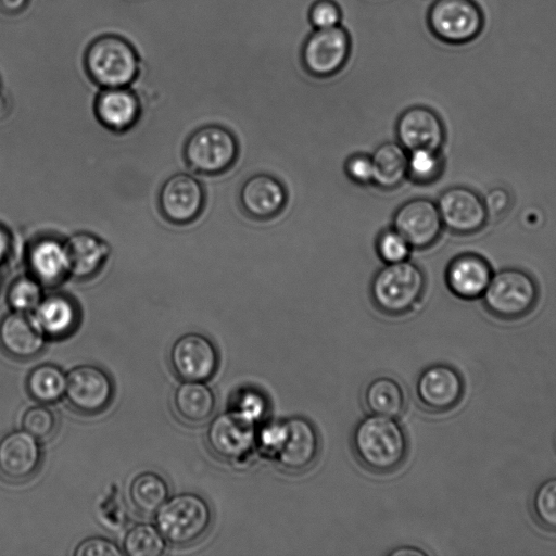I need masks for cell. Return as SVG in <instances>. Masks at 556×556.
Instances as JSON below:
<instances>
[{
  "mask_svg": "<svg viewBox=\"0 0 556 556\" xmlns=\"http://www.w3.org/2000/svg\"><path fill=\"white\" fill-rule=\"evenodd\" d=\"M390 555L393 556H425L427 555L424 551L412 547V546H402L400 548H395L394 551L390 552Z\"/></svg>",
  "mask_w": 556,
  "mask_h": 556,
  "instance_id": "obj_45",
  "label": "cell"
},
{
  "mask_svg": "<svg viewBox=\"0 0 556 556\" xmlns=\"http://www.w3.org/2000/svg\"><path fill=\"white\" fill-rule=\"evenodd\" d=\"M286 434V420H267L256 427V450L268 458H275Z\"/></svg>",
  "mask_w": 556,
  "mask_h": 556,
  "instance_id": "obj_38",
  "label": "cell"
},
{
  "mask_svg": "<svg viewBox=\"0 0 556 556\" xmlns=\"http://www.w3.org/2000/svg\"><path fill=\"white\" fill-rule=\"evenodd\" d=\"M33 315L45 336L53 340L71 336L79 324L77 304L61 293L43 296Z\"/></svg>",
  "mask_w": 556,
  "mask_h": 556,
  "instance_id": "obj_25",
  "label": "cell"
},
{
  "mask_svg": "<svg viewBox=\"0 0 556 556\" xmlns=\"http://www.w3.org/2000/svg\"><path fill=\"white\" fill-rule=\"evenodd\" d=\"M10 104L5 97L1 94L0 92V119L5 117V115L9 113Z\"/></svg>",
  "mask_w": 556,
  "mask_h": 556,
  "instance_id": "obj_46",
  "label": "cell"
},
{
  "mask_svg": "<svg viewBox=\"0 0 556 556\" xmlns=\"http://www.w3.org/2000/svg\"><path fill=\"white\" fill-rule=\"evenodd\" d=\"M46 339L33 313L12 311L0 320V346L14 359L35 358L43 351Z\"/></svg>",
  "mask_w": 556,
  "mask_h": 556,
  "instance_id": "obj_20",
  "label": "cell"
},
{
  "mask_svg": "<svg viewBox=\"0 0 556 556\" xmlns=\"http://www.w3.org/2000/svg\"><path fill=\"white\" fill-rule=\"evenodd\" d=\"M173 371L184 381L206 382L219 367V353L206 336L189 332L179 337L169 350Z\"/></svg>",
  "mask_w": 556,
  "mask_h": 556,
  "instance_id": "obj_12",
  "label": "cell"
},
{
  "mask_svg": "<svg viewBox=\"0 0 556 556\" xmlns=\"http://www.w3.org/2000/svg\"><path fill=\"white\" fill-rule=\"evenodd\" d=\"M29 275L42 286H55L68 275V262L64 242L53 237L34 241L26 252Z\"/></svg>",
  "mask_w": 556,
  "mask_h": 556,
  "instance_id": "obj_23",
  "label": "cell"
},
{
  "mask_svg": "<svg viewBox=\"0 0 556 556\" xmlns=\"http://www.w3.org/2000/svg\"><path fill=\"white\" fill-rule=\"evenodd\" d=\"M426 23L439 41L462 46L481 35L485 16L477 0H433L427 10Z\"/></svg>",
  "mask_w": 556,
  "mask_h": 556,
  "instance_id": "obj_6",
  "label": "cell"
},
{
  "mask_svg": "<svg viewBox=\"0 0 556 556\" xmlns=\"http://www.w3.org/2000/svg\"><path fill=\"white\" fill-rule=\"evenodd\" d=\"M351 445L358 463L376 475L397 470L408 454V438L395 418L370 414L354 427Z\"/></svg>",
  "mask_w": 556,
  "mask_h": 556,
  "instance_id": "obj_1",
  "label": "cell"
},
{
  "mask_svg": "<svg viewBox=\"0 0 556 556\" xmlns=\"http://www.w3.org/2000/svg\"><path fill=\"white\" fill-rule=\"evenodd\" d=\"M128 494L137 511L143 515H154L168 500L169 486L159 473L144 471L131 480Z\"/></svg>",
  "mask_w": 556,
  "mask_h": 556,
  "instance_id": "obj_29",
  "label": "cell"
},
{
  "mask_svg": "<svg viewBox=\"0 0 556 556\" xmlns=\"http://www.w3.org/2000/svg\"><path fill=\"white\" fill-rule=\"evenodd\" d=\"M286 420V434L274 460L285 471L300 473L309 469L320 451V438L314 424L302 416Z\"/></svg>",
  "mask_w": 556,
  "mask_h": 556,
  "instance_id": "obj_15",
  "label": "cell"
},
{
  "mask_svg": "<svg viewBox=\"0 0 556 556\" xmlns=\"http://www.w3.org/2000/svg\"><path fill=\"white\" fill-rule=\"evenodd\" d=\"M173 405L181 420L199 425L213 415L216 397L214 391L205 382L184 381L174 392Z\"/></svg>",
  "mask_w": 556,
  "mask_h": 556,
  "instance_id": "obj_26",
  "label": "cell"
},
{
  "mask_svg": "<svg viewBox=\"0 0 556 556\" xmlns=\"http://www.w3.org/2000/svg\"><path fill=\"white\" fill-rule=\"evenodd\" d=\"M493 269L482 255L465 252L454 256L445 268L444 279L448 290L462 300H476L482 296Z\"/></svg>",
  "mask_w": 556,
  "mask_h": 556,
  "instance_id": "obj_21",
  "label": "cell"
},
{
  "mask_svg": "<svg viewBox=\"0 0 556 556\" xmlns=\"http://www.w3.org/2000/svg\"><path fill=\"white\" fill-rule=\"evenodd\" d=\"M30 0H0V10L8 15L22 13Z\"/></svg>",
  "mask_w": 556,
  "mask_h": 556,
  "instance_id": "obj_44",
  "label": "cell"
},
{
  "mask_svg": "<svg viewBox=\"0 0 556 556\" xmlns=\"http://www.w3.org/2000/svg\"><path fill=\"white\" fill-rule=\"evenodd\" d=\"M231 408L258 425L268 413V402L261 391L248 387L237 392Z\"/></svg>",
  "mask_w": 556,
  "mask_h": 556,
  "instance_id": "obj_37",
  "label": "cell"
},
{
  "mask_svg": "<svg viewBox=\"0 0 556 556\" xmlns=\"http://www.w3.org/2000/svg\"><path fill=\"white\" fill-rule=\"evenodd\" d=\"M483 198V202L490 218L503 217L511 206V197L507 189L495 187L490 189Z\"/></svg>",
  "mask_w": 556,
  "mask_h": 556,
  "instance_id": "obj_42",
  "label": "cell"
},
{
  "mask_svg": "<svg viewBox=\"0 0 556 556\" xmlns=\"http://www.w3.org/2000/svg\"><path fill=\"white\" fill-rule=\"evenodd\" d=\"M205 193L201 182L186 173L167 178L159 192V206L163 216L177 225L189 224L201 214Z\"/></svg>",
  "mask_w": 556,
  "mask_h": 556,
  "instance_id": "obj_16",
  "label": "cell"
},
{
  "mask_svg": "<svg viewBox=\"0 0 556 556\" xmlns=\"http://www.w3.org/2000/svg\"><path fill=\"white\" fill-rule=\"evenodd\" d=\"M530 511L541 529L556 533V476L545 478L534 488Z\"/></svg>",
  "mask_w": 556,
  "mask_h": 556,
  "instance_id": "obj_33",
  "label": "cell"
},
{
  "mask_svg": "<svg viewBox=\"0 0 556 556\" xmlns=\"http://www.w3.org/2000/svg\"><path fill=\"white\" fill-rule=\"evenodd\" d=\"M256 427L230 408L210 422L205 435L207 446L218 458L241 464L256 450Z\"/></svg>",
  "mask_w": 556,
  "mask_h": 556,
  "instance_id": "obj_9",
  "label": "cell"
},
{
  "mask_svg": "<svg viewBox=\"0 0 556 556\" xmlns=\"http://www.w3.org/2000/svg\"><path fill=\"white\" fill-rule=\"evenodd\" d=\"M392 227L413 250L432 247L444 228L437 202L428 198H414L401 204L394 212Z\"/></svg>",
  "mask_w": 556,
  "mask_h": 556,
  "instance_id": "obj_14",
  "label": "cell"
},
{
  "mask_svg": "<svg viewBox=\"0 0 556 556\" xmlns=\"http://www.w3.org/2000/svg\"><path fill=\"white\" fill-rule=\"evenodd\" d=\"M444 159L441 150L415 149L407 155V179L419 186L435 182L443 173Z\"/></svg>",
  "mask_w": 556,
  "mask_h": 556,
  "instance_id": "obj_31",
  "label": "cell"
},
{
  "mask_svg": "<svg viewBox=\"0 0 556 556\" xmlns=\"http://www.w3.org/2000/svg\"><path fill=\"white\" fill-rule=\"evenodd\" d=\"M213 513L207 501L192 492L179 493L155 513V523L166 542L187 546L200 541L210 530Z\"/></svg>",
  "mask_w": 556,
  "mask_h": 556,
  "instance_id": "obj_4",
  "label": "cell"
},
{
  "mask_svg": "<svg viewBox=\"0 0 556 556\" xmlns=\"http://www.w3.org/2000/svg\"><path fill=\"white\" fill-rule=\"evenodd\" d=\"M376 251L384 264L409 260L413 248L393 227L383 229L376 239Z\"/></svg>",
  "mask_w": 556,
  "mask_h": 556,
  "instance_id": "obj_36",
  "label": "cell"
},
{
  "mask_svg": "<svg viewBox=\"0 0 556 556\" xmlns=\"http://www.w3.org/2000/svg\"><path fill=\"white\" fill-rule=\"evenodd\" d=\"M64 245L70 275L79 280L96 276L110 254V248L105 241L85 231L72 235Z\"/></svg>",
  "mask_w": 556,
  "mask_h": 556,
  "instance_id": "obj_24",
  "label": "cell"
},
{
  "mask_svg": "<svg viewBox=\"0 0 556 556\" xmlns=\"http://www.w3.org/2000/svg\"><path fill=\"white\" fill-rule=\"evenodd\" d=\"M42 460L39 440L27 431L14 430L0 439V476L11 482L29 480Z\"/></svg>",
  "mask_w": 556,
  "mask_h": 556,
  "instance_id": "obj_18",
  "label": "cell"
},
{
  "mask_svg": "<svg viewBox=\"0 0 556 556\" xmlns=\"http://www.w3.org/2000/svg\"><path fill=\"white\" fill-rule=\"evenodd\" d=\"M114 383L103 368L84 364L66 375L65 399L75 412L83 415H98L113 401Z\"/></svg>",
  "mask_w": 556,
  "mask_h": 556,
  "instance_id": "obj_11",
  "label": "cell"
},
{
  "mask_svg": "<svg viewBox=\"0 0 556 556\" xmlns=\"http://www.w3.org/2000/svg\"><path fill=\"white\" fill-rule=\"evenodd\" d=\"M465 380L460 371L446 363L425 367L415 382V395L419 405L433 415L455 409L465 395Z\"/></svg>",
  "mask_w": 556,
  "mask_h": 556,
  "instance_id": "obj_10",
  "label": "cell"
},
{
  "mask_svg": "<svg viewBox=\"0 0 556 556\" xmlns=\"http://www.w3.org/2000/svg\"><path fill=\"white\" fill-rule=\"evenodd\" d=\"M42 285L33 276L14 279L7 291V301L12 311L33 313L43 299Z\"/></svg>",
  "mask_w": 556,
  "mask_h": 556,
  "instance_id": "obj_34",
  "label": "cell"
},
{
  "mask_svg": "<svg viewBox=\"0 0 556 556\" xmlns=\"http://www.w3.org/2000/svg\"><path fill=\"white\" fill-rule=\"evenodd\" d=\"M344 173L356 185H372L374 167L370 155L365 153L350 155L344 163Z\"/></svg>",
  "mask_w": 556,
  "mask_h": 556,
  "instance_id": "obj_40",
  "label": "cell"
},
{
  "mask_svg": "<svg viewBox=\"0 0 556 556\" xmlns=\"http://www.w3.org/2000/svg\"><path fill=\"white\" fill-rule=\"evenodd\" d=\"M94 112L104 127L122 132L137 123L141 106L129 87L102 88L94 100Z\"/></svg>",
  "mask_w": 556,
  "mask_h": 556,
  "instance_id": "obj_22",
  "label": "cell"
},
{
  "mask_svg": "<svg viewBox=\"0 0 556 556\" xmlns=\"http://www.w3.org/2000/svg\"><path fill=\"white\" fill-rule=\"evenodd\" d=\"M395 135L397 142L407 151L421 148L441 150L445 142V126L431 108L412 105L399 115Z\"/></svg>",
  "mask_w": 556,
  "mask_h": 556,
  "instance_id": "obj_17",
  "label": "cell"
},
{
  "mask_svg": "<svg viewBox=\"0 0 556 556\" xmlns=\"http://www.w3.org/2000/svg\"><path fill=\"white\" fill-rule=\"evenodd\" d=\"M363 401L370 414L396 418L406 406L405 392L400 382L380 376L370 380L364 389Z\"/></svg>",
  "mask_w": 556,
  "mask_h": 556,
  "instance_id": "obj_28",
  "label": "cell"
},
{
  "mask_svg": "<svg viewBox=\"0 0 556 556\" xmlns=\"http://www.w3.org/2000/svg\"><path fill=\"white\" fill-rule=\"evenodd\" d=\"M239 146L236 136L220 125H205L187 139L184 156L188 166L204 175L227 172L237 161Z\"/></svg>",
  "mask_w": 556,
  "mask_h": 556,
  "instance_id": "obj_7",
  "label": "cell"
},
{
  "mask_svg": "<svg viewBox=\"0 0 556 556\" xmlns=\"http://www.w3.org/2000/svg\"><path fill=\"white\" fill-rule=\"evenodd\" d=\"M1 287H2V274H1V270H0V290H1Z\"/></svg>",
  "mask_w": 556,
  "mask_h": 556,
  "instance_id": "obj_47",
  "label": "cell"
},
{
  "mask_svg": "<svg viewBox=\"0 0 556 556\" xmlns=\"http://www.w3.org/2000/svg\"><path fill=\"white\" fill-rule=\"evenodd\" d=\"M351 50V35L343 25L313 29L302 43L301 63L311 76L329 78L343 70Z\"/></svg>",
  "mask_w": 556,
  "mask_h": 556,
  "instance_id": "obj_8",
  "label": "cell"
},
{
  "mask_svg": "<svg viewBox=\"0 0 556 556\" xmlns=\"http://www.w3.org/2000/svg\"><path fill=\"white\" fill-rule=\"evenodd\" d=\"M73 554L75 556H121L124 553L115 542L103 536H91L81 541Z\"/></svg>",
  "mask_w": 556,
  "mask_h": 556,
  "instance_id": "obj_41",
  "label": "cell"
},
{
  "mask_svg": "<svg viewBox=\"0 0 556 556\" xmlns=\"http://www.w3.org/2000/svg\"><path fill=\"white\" fill-rule=\"evenodd\" d=\"M426 290L422 269L409 260L386 264L370 282L371 300L382 314L397 317L408 314Z\"/></svg>",
  "mask_w": 556,
  "mask_h": 556,
  "instance_id": "obj_3",
  "label": "cell"
},
{
  "mask_svg": "<svg viewBox=\"0 0 556 556\" xmlns=\"http://www.w3.org/2000/svg\"><path fill=\"white\" fill-rule=\"evenodd\" d=\"M22 427L39 441H45L56 432L58 416L43 404L30 406L22 417Z\"/></svg>",
  "mask_w": 556,
  "mask_h": 556,
  "instance_id": "obj_35",
  "label": "cell"
},
{
  "mask_svg": "<svg viewBox=\"0 0 556 556\" xmlns=\"http://www.w3.org/2000/svg\"><path fill=\"white\" fill-rule=\"evenodd\" d=\"M283 184L267 173H257L244 180L239 190V203L247 216L268 220L279 215L287 204Z\"/></svg>",
  "mask_w": 556,
  "mask_h": 556,
  "instance_id": "obj_19",
  "label": "cell"
},
{
  "mask_svg": "<svg viewBox=\"0 0 556 556\" xmlns=\"http://www.w3.org/2000/svg\"><path fill=\"white\" fill-rule=\"evenodd\" d=\"M166 549V540L156 526L137 523L125 534L123 553L129 556H161Z\"/></svg>",
  "mask_w": 556,
  "mask_h": 556,
  "instance_id": "obj_32",
  "label": "cell"
},
{
  "mask_svg": "<svg viewBox=\"0 0 556 556\" xmlns=\"http://www.w3.org/2000/svg\"><path fill=\"white\" fill-rule=\"evenodd\" d=\"M12 242L10 230L0 224V265L9 258L12 251Z\"/></svg>",
  "mask_w": 556,
  "mask_h": 556,
  "instance_id": "obj_43",
  "label": "cell"
},
{
  "mask_svg": "<svg viewBox=\"0 0 556 556\" xmlns=\"http://www.w3.org/2000/svg\"><path fill=\"white\" fill-rule=\"evenodd\" d=\"M437 205L443 227L456 235H472L489 222L483 198L473 189L454 186L445 189Z\"/></svg>",
  "mask_w": 556,
  "mask_h": 556,
  "instance_id": "obj_13",
  "label": "cell"
},
{
  "mask_svg": "<svg viewBox=\"0 0 556 556\" xmlns=\"http://www.w3.org/2000/svg\"><path fill=\"white\" fill-rule=\"evenodd\" d=\"M481 298L491 316L514 321L528 316L534 309L539 300V287L526 270L506 267L493 273Z\"/></svg>",
  "mask_w": 556,
  "mask_h": 556,
  "instance_id": "obj_5",
  "label": "cell"
},
{
  "mask_svg": "<svg viewBox=\"0 0 556 556\" xmlns=\"http://www.w3.org/2000/svg\"><path fill=\"white\" fill-rule=\"evenodd\" d=\"M313 29H326L342 25L343 13L336 0H315L307 12Z\"/></svg>",
  "mask_w": 556,
  "mask_h": 556,
  "instance_id": "obj_39",
  "label": "cell"
},
{
  "mask_svg": "<svg viewBox=\"0 0 556 556\" xmlns=\"http://www.w3.org/2000/svg\"><path fill=\"white\" fill-rule=\"evenodd\" d=\"M84 67L88 77L101 88L129 87L139 76L141 61L128 39L103 34L86 48Z\"/></svg>",
  "mask_w": 556,
  "mask_h": 556,
  "instance_id": "obj_2",
  "label": "cell"
},
{
  "mask_svg": "<svg viewBox=\"0 0 556 556\" xmlns=\"http://www.w3.org/2000/svg\"><path fill=\"white\" fill-rule=\"evenodd\" d=\"M26 389L35 401L41 404L54 403L65 394L66 375L56 365H38L29 371Z\"/></svg>",
  "mask_w": 556,
  "mask_h": 556,
  "instance_id": "obj_30",
  "label": "cell"
},
{
  "mask_svg": "<svg viewBox=\"0 0 556 556\" xmlns=\"http://www.w3.org/2000/svg\"><path fill=\"white\" fill-rule=\"evenodd\" d=\"M408 151L397 141L379 144L370 154L374 167L372 185L393 190L407 179Z\"/></svg>",
  "mask_w": 556,
  "mask_h": 556,
  "instance_id": "obj_27",
  "label": "cell"
}]
</instances>
